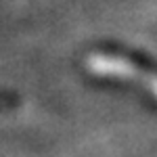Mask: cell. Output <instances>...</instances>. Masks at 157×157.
Masks as SVG:
<instances>
[{
	"label": "cell",
	"mask_w": 157,
	"mask_h": 157,
	"mask_svg": "<svg viewBox=\"0 0 157 157\" xmlns=\"http://www.w3.org/2000/svg\"><path fill=\"white\" fill-rule=\"evenodd\" d=\"M90 69H94L97 73H107V75L111 73L115 78H132V80H138L153 94H157V78L155 75L138 71V69H134V65L124 63L120 59H113V57H92L90 59Z\"/></svg>",
	"instance_id": "obj_1"
}]
</instances>
